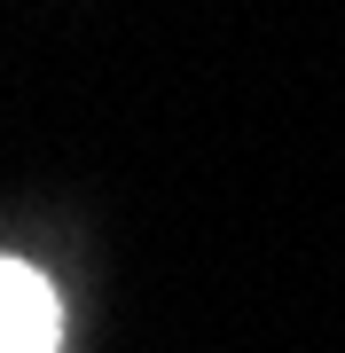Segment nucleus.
I'll use <instances>...</instances> for the list:
<instances>
[{
  "label": "nucleus",
  "instance_id": "1",
  "mask_svg": "<svg viewBox=\"0 0 345 353\" xmlns=\"http://www.w3.org/2000/svg\"><path fill=\"white\" fill-rule=\"evenodd\" d=\"M63 338V306H55L48 275L24 259H0V353H55Z\"/></svg>",
  "mask_w": 345,
  "mask_h": 353
}]
</instances>
